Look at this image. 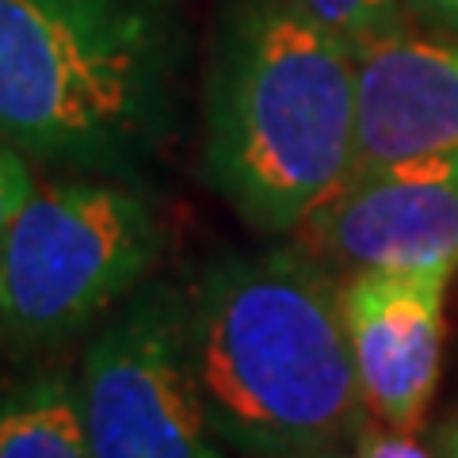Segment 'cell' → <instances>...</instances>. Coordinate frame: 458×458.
Segmentation results:
<instances>
[{
  "mask_svg": "<svg viewBox=\"0 0 458 458\" xmlns=\"http://www.w3.org/2000/svg\"><path fill=\"white\" fill-rule=\"evenodd\" d=\"M355 172H458V38L394 31L355 47Z\"/></svg>",
  "mask_w": 458,
  "mask_h": 458,
  "instance_id": "ba28073f",
  "label": "cell"
},
{
  "mask_svg": "<svg viewBox=\"0 0 458 458\" xmlns=\"http://www.w3.org/2000/svg\"><path fill=\"white\" fill-rule=\"evenodd\" d=\"M436 447H439V458H458V424L443 428L436 436Z\"/></svg>",
  "mask_w": 458,
  "mask_h": 458,
  "instance_id": "5bb4252c",
  "label": "cell"
},
{
  "mask_svg": "<svg viewBox=\"0 0 458 458\" xmlns=\"http://www.w3.org/2000/svg\"><path fill=\"white\" fill-rule=\"evenodd\" d=\"M355 165V50L302 0H233L207 81V180L249 225L298 233Z\"/></svg>",
  "mask_w": 458,
  "mask_h": 458,
  "instance_id": "7a4b0ae2",
  "label": "cell"
},
{
  "mask_svg": "<svg viewBox=\"0 0 458 458\" xmlns=\"http://www.w3.org/2000/svg\"><path fill=\"white\" fill-rule=\"evenodd\" d=\"M188 352L222 443L256 454L352 451L370 417L340 286L302 252L225 256L188 298Z\"/></svg>",
  "mask_w": 458,
  "mask_h": 458,
  "instance_id": "6da1fadb",
  "label": "cell"
},
{
  "mask_svg": "<svg viewBox=\"0 0 458 458\" xmlns=\"http://www.w3.org/2000/svg\"><path fill=\"white\" fill-rule=\"evenodd\" d=\"M92 458H222L188 352V298L141 291L81 363Z\"/></svg>",
  "mask_w": 458,
  "mask_h": 458,
  "instance_id": "5b68a950",
  "label": "cell"
},
{
  "mask_svg": "<svg viewBox=\"0 0 458 458\" xmlns=\"http://www.w3.org/2000/svg\"><path fill=\"white\" fill-rule=\"evenodd\" d=\"M0 458H92L77 386L42 375L0 394Z\"/></svg>",
  "mask_w": 458,
  "mask_h": 458,
  "instance_id": "9c48e42d",
  "label": "cell"
},
{
  "mask_svg": "<svg viewBox=\"0 0 458 458\" xmlns=\"http://www.w3.org/2000/svg\"><path fill=\"white\" fill-rule=\"evenodd\" d=\"M38 188L31 165L23 161V149H16L12 141L0 138V241L16 222V214L23 210V203L31 199V191Z\"/></svg>",
  "mask_w": 458,
  "mask_h": 458,
  "instance_id": "8fae6325",
  "label": "cell"
},
{
  "mask_svg": "<svg viewBox=\"0 0 458 458\" xmlns=\"http://www.w3.org/2000/svg\"><path fill=\"white\" fill-rule=\"evenodd\" d=\"M146 195L104 176L38 183L0 241V333L54 344L104 318L161 256Z\"/></svg>",
  "mask_w": 458,
  "mask_h": 458,
  "instance_id": "277c9868",
  "label": "cell"
},
{
  "mask_svg": "<svg viewBox=\"0 0 458 458\" xmlns=\"http://www.w3.org/2000/svg\"><path fill=\"white\" fill-rule=\"evenodd\" d=\"M318 264L458 271V172H355L298 229Z\"/></svg>",
  "mask_w": 458,
  "mask_h": 458,
  "instance_id": "8992f818",
  "label": "cell"
},
{
  "mask_svg": "<svg viewBox=\"0 0 458 458\" xmlns=\"http://www.w3.org/2000/svg\"><path fill=\"white\" fill-rule=\"evenodd\" d=\"M447 283L451 271H355L340 286L363 401L390 432L412 436L432 405Z\"/></svg>",
  "mask_w": 458,
  "mask_h": 458,
  "instance_id": "52a82bcc",
  "label": "cell"
},
{
  "mask_svg": "<svg viewBox=\"0 0 458 458\" xmlns=\"http://www.w3.org/2000/svg\"><path fill=\"white\" fill-rule=\"evenodd\" d=\"M417 4H420L432 20L447 23V27H454V31H458V0H417Z\"/></svg>",
  "mask_w": 458,
  "mask_h": 458,
  "instance_id": "4fadbf2b",
  "label": "cell"
},
{
  "mask_svg": "<svg viewBox=\"0 0 458 458\" xmlns=\"http://www.w3.org/2000/svg\"><path fill=\"white\" fill-rule=\"evenodd\" d=\"M302 4L355 50L370 38L405 31L409 0H302Z\"/></svg>",
  "mask_w": 458,
  "mask_h": 458,
  "instance_id": "30bf717a",
  "label": "cell"
},
{
  "mask_svg": "<svg viewBox=\"0 0 458 458\" xmlns=\"http://www.w3.org/2000/svg\"><path fill=\"white\" fill-rule=\"evenodd\" d=\"M176 31L165 0H0V138L111 168L165 131Z\"/></svg>",
  "mask_w": 458,
  "mask_h": 458,
  "instance_id": "3957f363",
  "label": "cell"
},
{
  "mask_svg": "<svg viewBox=\"0 0 458 458\" xmlns=\"http://www.w3.org/2000/svg\"><path fill=\"white\" fill-rule=\"evenodd\" d=\"M283 458H352V451H310V454H283Z\"/></svg>",
  "mask_w": 458,
  "mask_h": 458,
  "instance_id": "9a60e30c",
  "label": "cell"
},
{
  "mask_svg": "<svg viewBox=\"0 0 458 458\" xmlns=\"http://www.w3.org/2000/svg\"><path fill=\"white\" fill-rule=\"evenodd\" d=\"M352 458H436V454H428L412 436L390 432V428L375 424V428H370V432L352 447Z\"/></svg>",
  "mask_w": 458,
  "mask_h": 458,
  "instance_id": "7c38bea8",
  "label": "cell"
}]
</instances>
